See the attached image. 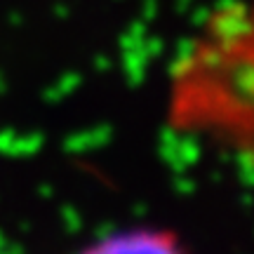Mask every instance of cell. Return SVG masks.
I'll use <instances>...</instances> for the list:
<instances>
[{"instance_id": "1", "label": "cell", "mask_w": 254, "mask_h": 254, "mask_svg": "<svg viewBox=\"0 0 254 254\" xmlns=\"http://www.w3.org/2000/svg\"><path fill=\"white\" fill-rule=\"evenodd\" d=\"M163 123L254 177V0H219L167 64Z\"/></svg>"}, {"instance_id": "2", "label": "cell", "mask_w": 254, "mask_h": 254, "mask_svg": "<svg viewBox=\"0 0 254 254\" xmlns=\"http://www.w3.org/2000/svg\"><path fill=\"white\" fill-rule=\"evenodd\" d=\"M71 254H190L182 236L160 224L111 228L87 240Z\"/></svg>"}]
</instances>
